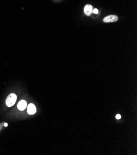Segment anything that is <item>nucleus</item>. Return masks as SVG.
Wrapping results in <instances>:
<instances>
[{
	"mask_svg": "<svg viewBox=\"0 0 137 155\" xmlns=\"http://www.w3.org/2000/svg\"><path fill=\"white\" fill-rule=\"evenodd\" d=\"M17 100V96L16 94L11 93L8 96L7 98L6 103V105L8 107H11L16 103V101Z\"/></svg>",
	"mask_w": 137,
	"mask_h": 155,
	"instance_id": "nucleus-1",
	"label": "nucleus"
},
{
	"mask_svg": "<svg viewBox=\"0 0 137 155\" xmlns=\"http://www.w3.org/2000/svg\"><path fill=\"white\" fill-rule=\"evenodd\" d=\"M118 21V17L116 15H109L105 17L103 19V22L106 23L114 22Z\"/></svg>",
	"mask_w": 137,
	"mask_h": 155,
	"instance_id": "nucleus-2",
	"label": "nucleus"
},
{
	"mask_svg": "<svg viewBox=\"0 0 137 155\" xmlns=\"http://www.w3.org/2000/svg\"><path fill=\"white\" fill-rule=\"evenodd\" d=\"M27 112H28V113L29 114H30V115H32V114L36 113V108L35 106H34L33 104H32V103L28 104V106H27Z\"/></svg>",
	"mask_w": 137,
	"mask_h": 155,
	"instance_id": "nucleus-3",
	"label": "nucleus"
},
{
	"mask_svg": "<svg viewBox=\"0 0 137 155\" xmlns=\"http://www.w3.org/2000/svg\"><path fill=\"white\" fill-rule=\"evenodd\" d=\"M27 107V103L25 100L21 101L17 104L18 109L21 111H23L25 110V108H26Z\"/></svg>",
	"mask_w": 137,
	"mask_h": 155,
	"instance_id": "nucleus-4",
	"label": "nucleus"
},
{
	"mask_svg": "<svg viewBox=\"0 0 137 155\" xmlns=\"http://www.w3.org/2000/svg\"><path fill=\"white\" fill-rule=\"evenodd\" d=\"M92 6L90 4H87L84 8V13L86 14L87 16H89L92 12Z\"/></svg>",
	"mask_w": 137,
	"mask_h": 155,
	"instance_id": "nucleus-5",
	"label": "nucleus"
},
{
	"mask_svg": "<svg viewBox=\"0 0 137 155\" xmlns=\"http://www.w3.org/2000/svg\"><path fill=\"white\" fill-rule=\"evenodd\" d=\"M92 12H94V14H97L98 13V10H97V9L95 8V9H94V10H92Z\"/></svg>",
	"mask_w": 137,
	"mask_h": 155,
	"instance_id": "nucleus-6",
	"label": "nucleus"
},
{
	"mask_svg": "<svg viewBox=\"0 0 137 155\" xmlns=\"http://www.w3.org/2000/svg\"><path fill=\"white\" fill-rule=\"evenodd\" d=\"M116 119H120V118H121V116H120V114H117L116 116Z\"/></svg>",
	"mask_w": 137,
	"mask_h": 155,
	"instance_id": "nucleus-7",
	"label": "nucleus"
},
{
	"mask_svg": "<svg viewBox=\"0 0 137 155\" xmlns=\"http://www.w3.org/2000/svg\"><path fill=\"white\" fill-rule=\"evenodd\" d=\"M4 126H5V127H7V126H8V124H7V123H5V124H4Z\"/></svg>",
	"mask_w": 137,
	"mask_h": 155,
	"instance_id": "nucleus-8",
	"label": "nucleus"
}]
</instances>
